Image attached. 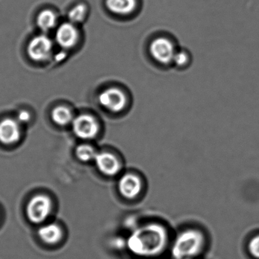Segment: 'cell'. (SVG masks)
<instances>
[{"label": "cell", "instance_id": "cell-1", "mask_svg": "<svg viewBox=\"0 0 259 259\" xmlns=\"http://www.w3.org/2000/svg\"><path fill=\"white\" fill-rule=\"evenodd\" d=\"M169 243V235L164 226L148 223L133 229L126 240V247L133 255L153 258L160 255Z\"/></svg>", "mask_w": 259, "mask_h": 259}, {"label": "cell", "instance_id": "cell-2", "mask_svg": "<svg viewBox=\"0 0 259 259\" xmlns=\"http://www.w3.org/2000/svg\"><path fill=\"white\" fill-rule=\"evenodd\" d=\"M205 236L198 229L189 228L180 232L171 245L174 259H195L202 253Z\"/></svg>", "mask_w": 259, "mask_h": 259}, {"label": "cell", "instance_id": "cell-3", "mask_svg": "<svg viewBox=\"0 0 259 259\" xmlns=\"http://www.w3.org/2000/svg\"><path fill=\"white\" fill-rule=\"evenodd\" d=\"M103 108L113 114H119L128 110L131 104V96L128 90L119 86L104 89L98 97Z\"/></svg>", "mask_w": 259, "mask_h": 259}, {"label": "cell", "instance_id": "cell-4", "mask_svg": "<svg viewBox=\"0 0 259 259\" xmlns=\"http://www.w3.org/2000/svg\"><path fill=\"white\" fill-rule=\"evenodd\" d=\"M178 49L175 40L168 36L160 35L151 40L148 47V52L156 63L166 66L172 65L174 56Z\"/></svg>", "mask_w": 259, "mask_h": 259}, {"label": "cell", "instance_id": "cell-5", "mask_svg": "<svg viewBox=\"0 0 259 259\" xmlns=\"http://www.w3.org/2000/svg\"><path fill=\"white\" fill-rule=\"evenodd\" d=\"M72 124L74 134L85 140L96 138L101 128L98 119L89 114H81L74 118Z\"/></svg>", "mask_w": 259, "mask_h": 259}, {"label": "cell", "instance_id": "cell-6", "mask_svg": "<svg viewBox=\"0 0 259 259\" xmlns=\"http://www.w3.org/2000/svg\"><path fill=\"white\" fill-rule=\"evenodd\" d=\"M54 44L46 34H40L31 39L28 47V54L31 60L36 62L48 60L54 52Z\"/></svg>", "mask_w": 259, "mask_h": 259}, {"label": "cell", "instance_id": "cell-7", "mask_svg": "<svg viewBox=\"0 0 259 259\" xmlns=\"http://www.w3.org/2000/svg\"><path fill=\"white\" fill-rule=\"evenodd\" d=\"M52 208V202L46 195L34 196L27 206V216L34 224L43 222L49 216Z\"/></svg>", "mask_w": 259, "mask_h": 259}, {"label": "cell", "instance_id": "cell-8", "mask_svg": "<svg viewBox=\"0 0 259 259\" xmlns=\"http://www.w3.org/2000/svg\"><path fill=\"white\" fill-rule=\"evenodd\" d=\"M143 182L138 174L126 172L118 182V191L122 198L127 200L136 199L142 193Z\"/></svg>", "mask_w": 259, "mask_h": 259}, {"label": "cell", "instance_id": "cell-9", "mask_svg": "<svg viewBox=\"0 0 259 259\" xmlns=\"http://www.w3.org/2000/svg\"><path fill=\"white\" fill-rule=\"evenodd\" d=\"M95 161L100 172L107 177H115L122 169L120 159L113 153L107 151L98 152Z\"/></svg>", "mask_w": 259, "mask_h": 259}, {"label": "cell", "instance_id": "cell-10", "mask_svg": "<svg viewBox=\"0 0 259 259\" xmlns=\"http://www.w3.org/2000/svg\"><path fill=\"white\" fill-rule=\"evenodd\" d=\"M79 32L76 25L65 22L57 28L55 34L56 42L63 49H71L78 43Z\"/></svg>", "mask_w": 259, "mask_h": 259}, {"label": "cell", "instance_id": "cell-11", "mask_svg": "<svg viewBox=\"0 0 259 259\" xmlns=\"http://www.w3.org/2000/svg\"><path fill=\"white\" fill-rule=\"evenodd\" d=\"M21 128L19 121L6 118L0 121V142L13 145L20 139Z\"/></svg>", "mask_w": 259, "mask_h": 259}, {"label": "cell", "instance_id": "cell-12", "mask_svg": "<svg viewBox=\"0 0 259 259\" xmlns=\"http://www.w3.org/2000/svg\"><path fill=\"white\" fill-rule=\"evenodd\" d=\"M106 7L112 13L121 17L133 16L139 7L138 0H106Z\"/></svg>", "mask_w": 259, "mask_h": 259}, {"label": "cell", "instance_id": "cell-13", "mask_svg": "<svg viewBox=\"0 0 259 259\" xmlns=\"http://www.w3.org/2000/svg\"><path fill=\"white\" fill-rule=\"evenodd\" d=\"M38 235L44 242L48 244H55L61 239V229L57 224H47L40 227Z\"/></svg>", "mask_w": 259, "mask_h": 259}, {"label": "cell", "instance_id": "cell-14", "mask_svg": "<svg viewBox=\"0 0 259 259\" xmlns=\"http://www.w3.org/2000/svg\"><path fill=\"white\" fill-rule=\"evenodd\" d=\"M57 24V16L52 10H45L37 16V25L44 32L52 31Z\"/></svg>", "mask_w": 259, "mask_h": 259}, {"label": "cell", "instance_id": "cell-15", "mask_svg": "<svg viewBox=\"0 0 259 259\" xmlns=\"http://www.w3.org/2000/svg\"><path fill=\"white\" fill-rule=\"evenodd\" d=\"M51 117L57 125H61V126H65L72 123L75 118L72 110L65 106H58L54 108L51 113Z\"/></svg>", "mask_w": 259, "mask_h": 259}, {"label": "cell", "instance_id": "cell-16", "mask_svg": "<svg viewBox=\"0 0 259 259\" xmlns=\"http://www.w3.org/2000/svg\"><path fill=\"white\" fill-rule=\"evenodd\" d=\"M88 8L85 4H78L69 12L68 19L71 23L76 25L77 24L84 22L87 16Z\"/></svg>", "mask_w": 259, "mask_h": 259}, {"label": "cell", "instance_id": "cell-17", "mask_svg": "<svg viewBox=\"0 0 259 259\" xmlns=\"http://www.w3.org/2000/svg\"><path fill=\"white\" fill-rule=\"evenodd\" d=\"M192 62V55L189 51L186 49H178L174 60H172V66L179 69H184L190 65Z\"/></svg>", "mask_w": 259, "mask_h": 259}, {"label": "cell", "instance_id": "cell-18", "mask_svg": "<svg viewBox=\"0 0 259 259\" xmlns=\"http://www.w3.org/2000/svg\"><path fill=\"white\" fill-rule=\"evenodd\" d=\"M98 153L96 149L94 147L91 146L90 145H79L75 150L77 157L81 161L84 162L95 160Z\"/></svg>", "mask_w": 259, "mask_h": 259}, {"label": "cell", "instance_id": "cell-19", "mask_svg": "<svg viewBox=\"0 0 259 259\" xmlns=\"http://www.w3.org/2000/svg\"><path fill=\"white\" fill-rule=\"evenodd\" d=\"M247 249L252 258L259 259V233L250 238L247 245Z\"/></svg>", "mask_w": 259, "mask_h": 259}, {"label": "cell", "instance_id": "cell-20", "mask_svg": "<svg viewBox=\"0 0 259 259\" xmlns=\"http://www.w3.org/2000/svg\"><path fill=\"white\" fill-rule=\"evenodd\" d=\"M17 120L19 121L20 124L28 123L31 120V114H30L29 112L26 111V110H22L18 114Z\"/></svg>", "mask_w": 259, "mask_h": 259}]
</instances>
